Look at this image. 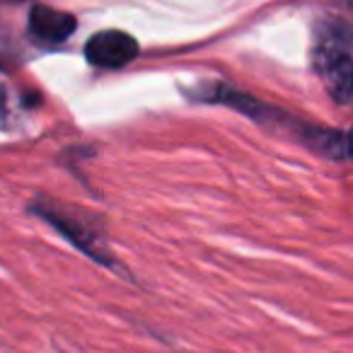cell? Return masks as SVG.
Here are the masks:
<instances>
[{
	"instance_id": "277c9868",
	"label": "cell",
	"mask_w": 353,
	"mask_h": 353,
	"mask_svg": "<svg viewBox=\"0 0 353 353\" xmlns=\"http://www.w3.org/2000/svg\"><path fill=\"white\" fill-rule=\"evenodd\" d=\"M314 148L332 157H353V128L346 133H314Z\"/></svg>"
},
{
	"instance_id": "7a4b0ae2",
	"label": "cell",
	"mask_w": 353,
	"mask_h": 353,
	"mask_svg": "<svg viewBox=\"0 0 353 353\" xmlns=\"http://www.w3.org/2000/svg\"><path fill=\"white\" fill-rule=\"evenodd\" d=\"M85 56L99 68H123L138 56V41L119 30L97 32L85 44Z\"/></svg>"
},
{
	"instance_id": "3957f363",
	"label": "cell",
	"mask_w": 353,
	"mask_h": 353,
	"mask_svg": "<svg viewBox=\"0 0 353 353\" xmlns=\"http://www.w3.org/2000/svg\"><path fill=\"white\" fill-rule=\"evenodd\" d=\"M30 30L44 41H65L75 32V17L49 6H34L30 12Z\"/></svg>"
},
{
	"instance_id": "6da1fadb",
	"label": "cell",
	"mask_w": 353,
	"mask_h": 353,
	"mask_svg": "<svg viewBox=\"0 0 353 353\" xmlns=\"http://www.w3.org/2000/svg\"><path fill=\"white\" fill-rule=\"evenodd\" d=\"M317 73L336 102L353 99V56L339 39H327L317 49Z\"/></svg>"
},
{
	"instance_id": "5b68a950",
	"label": "cell",
	"mask_w": 353,
	"mask_h": 353,
	"mask_svg": "<svg viewBox=\"0 0 353 353\" xmlns=\"http://www.w3.org/2000/svg\"><path fill=\"white\" fill-rule=\"evenodd\" d=\"M6 112H8V102H6V90L0 88V121L6 119Z\"/></svg>"
}]
</instances>
